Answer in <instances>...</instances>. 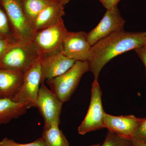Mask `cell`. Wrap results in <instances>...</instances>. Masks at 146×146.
Instances as JSON below:
<instances>
[{"label":"cell","instance_id":"obj_8","mask_svg":"<svg viewBox=\"0 0 146 146\" xmlns=\"http://www.w3.org/2000/svg\"><path fill=\"white\" fill-rule=\"evenodd\" d=\"M63 103L50 89L44 83L41 84L37 100L36 108H38L44 121V129L53 125H59Z\"/></svg>","mask_w":146,"mask_h":146},{"label":"cell","instance_id":"obj_6","mask_svg":"<svg viewBox=\"0 0 146 146\" xmlns=\"http://www.w3.org/2000/svg\"><path fill=\"white\" fill-rule=\"evenodd\" d=\"M40 58L24 72L23 85L19 92L12 100L23 104L28 109L36 107V100L41 84Z\"/></svg>","mask_w":146,"mask_h":146},{"label":"cell","instance_id":"obj_4","mask_svg":"<svg viewBox=\"0 0 146 146\" xmlns=\"http://www.w3.org/2000/svg\"><path fill=\"white\" fill-rule=\"evenodd\" d=\"M39 56L33 42L15 44L6 52L0 60V68L25 72Z\"/></svg>","mask_w":146,"mask_h":146},{"label":"cell","instance_id":"obj_21","mask_svg":"<svg viewBox=\"0 0 146 146\" xmlns=\"http://www.w3.org/2000/svg\"><path fill=\"white\" fill-rule=\"evenodd\" d=\"M133 138L146 143V118L136 129Z\"/></svg>","mask_w":146,"mask_h":146},{"label":"cell","instance_id":"obj_2","mask_svg":"<svg viewBox=\"0 0 146 146\" xmlns=\"http://www.w3.org/2000/svg\"><path fill=\"white\" fill-rule=\"evenodd\" d=\"M89 71L88 61L77 60L68 71L46 80L51 91L62 103L69 101L83 75Z\"/></svg>","mask_w":146,"mask_h":146},{"label":"cell","instance_id":"obj_16","mask_svg":"<svg viewBox=\"0 0 146 146\" xmlns=\"http://www.w3.org/2000/svg\"><path fill=\"white\" fill-rule=\"evenodd\" d=\"M41 137L47 146H70L63 131L59 129L58 125H53L44 129Z\"/></svg>","mask_w":146,"mask_h":146},{"label":"cell","instance_id":"obj_12","mask_svg":"<svg viewBox=\"0 0 146 146\" xmlns=\"http://www.w3.org/2000/svg\"><path fill=\"white\" fill-rule=\"evenodd\" d=\"M145 118H140L134 115L115 116L108 115L104 112L105 128L123 138H133L139 125Z\"/></svg>","mask_w":146,"mask_h":146},{"label":"cell","instance_id":"obj_1","mask_svg":"<svg viewBox=\"0 0 146 146\" xmlns=\"http://www.w3.org/2000/svg\"><path fill=\"white\" fill-rule=\"evenodd\" d=\"M146 32H129L124 30L113 33L98 41L91 46V56L88 61L89 71L94 80H98L103 68L119 55L145 46Z\"/></svg>","mask_w":146,"mask_h":146},{"label":"cell","instance_id":"obj_15","mask_svg":"<svg viewBox=\"0 0 146 146\" xmlns=\"http://www.w3.org/2000/svg\"><path fill=\"white\" fill-rule=\"evenodd\" d=\"M28 109L26 105L11 99L0 98V125L10 122L24 115Z\"/></svg>","mask_w":146,"mask_h":146},{"label":"cell","instance_id":"obj_22","mask_svg":"<svg viewBox=\"0 0 146 146\" xmlns=\"http://www.w3.org/2000/svg\"><path fill=\"white\" fill-rule=\"evenodd\" d=\"M17 43L9 40L0 39V60L6 52L10 48Z\"/></svg>","mask_w":146,"mask_h":146},{"label":"cell","instance_id":"obj_17","mask_svg":"<svg viewBox=\"0 0 146 146\" xmlns=\"http://www.w3.org/2000/svg\"><path fill=\"white\" fill-rule=\"evenodd\" d=\"M54 1H56L23 0V6L25 14L27 19L32 27L36 18L40 12L48 5Z\"/></svg>","mask_w":146,"mask_h":146},{"label":"cell","instance_id":"obj_23","mask_svg":"<svg viewBox=\"0 0 146 146\" xmlns=\"http://www.w3.org/2000/svg\"><path fill=\"white\" fill-rule=\"evenodd\" d=\"M138 56L143 63L145 68L146 76V47H143L134 50Z\"/></svg>","mask_w":146,"mask_h":146},{"label":"cell","instance_id":"obj_28","mask_svg":"<svg viewBox=\"0 0 146 146\" xmlns=\"http://www.w3.org/2000/svg\"><path fill=\"white\" fill-rule=\"evenodd\" d=\"M144 46L146 47V37L145 39V46Z\"/></svg>","mask_w":146,"mask_h":146},{"label":"cell","instance_id":"obj_7","mask_svg":"<svg viewBox=\"0 0 146 146\" xmlns=\"http://www.w3.org/2000/svg\"><path fill=\"white\" fill-rule=\"evenodd\" d=\"M102 92L98 80L92 83L91 99L86 117L78 127L80 135L105 128L104 111L102 102Z\"/></svg>","mask_w":146,"mask_h":146},{"label":"cell","instance_id":"obj_24","mask_svg":"<svg viewBox=\"0 0 146 146\" xmlns=\"http://www.w3.org/2000/svg\"><path fill=\"white\" fill-rule=\"evenodd\" d=\"M103 5L107 9H110L117 5L118 0H99Z\"/></svg>","mask_w":146,"mask_h":146},{"label":"cell","instance_id":"obj_11","mask_svg":"<svg viewBox=\"0 0 146 146\" xmlns=\"http://www.w3.org/2000/svg\"><path fill=\"white\" fill-rule=\"evenodd\" d=\"M76 60L69 58L60 51L56 52L40 58L41 84L63 74L74 65Z\"/></svg>","mask_w":146,"mask_h":146},{"label":"cell","instance_id":"obj_9","mask_svg":"<svg viewBox=\"0 0 146 146\" xmlns=\"http://www.w3.org/2000/svg\"><path fill=\"white\" fill-rule=\"evenodd\" d=\"M91 46L86 32L68 31L63 39L60 52L76 61H89L91 58Z\"/></svg>","mask_w":146,"mask_h":146},{"label":"cell","instance_id":"obj_29","mask_svg":"<svg viewBox=\"0 0 146 146\" xmlns=\"http://www.w3.org/2000/svg\"><path fill=\"white\" fill-rule=\"evenodd\" d=\"M120 1H121V0H118V3H119V2Z\"/></svg>","mask_w":146,"mask_h":146},{"label":"cell","instance_id":"obj_31","mask_svg":"<svg viewBox=\"0 0 146 146\" xmlns=\"http://www.w3.org/2000/svg\"><path fill=\"white\" fill-rule=\"evenodd\" d=\"M0 98H1V96H0Z\"/></svg>","mask_w":146,"mask_h":146},{"label":"cell","instance_id":"obj_3","mask_svg":"<svg viewBox=\"0 0 146 146\" xmlns=\"http://www.w3.org/2000/svg\"><path fill=\"white\" fill-rule=\"evenodd\" d=\"M18 44L32 42L35 33L24 11L23 0H0Z\"/></svg>","mask_w":146,"mask_h":146},{"label":"cell","instance_id":"obj_13","mask_svg":"<svg viewBox=\"0 0 146 146\" xmlns=\"http://www.w3.org/2000/svg\"><path fill=\"white\" fill-rule=\"evenodd\" d=\"M23 79V72L0 68L1 98L12 99L21 89Z\"/></svg>","mask_w":146,"mask_h":146},{"label":"cell","instance_id":"obj_20","mask_svg":"<svg viewBox=\"0 0 146 146\" xmlns=\"http://www.w3.org/2000/svg\"><path fill=\"white\" fill-rule=\"evenodd\" d=\"M0 146H47L43 138L41 137L36 140L26 144L19 143L12 139L5 137L0 141Z\"/></svg>","mask_w":146,"mask_h":146},{"label":"cell","instance_id":"obj_10","mask_svg":"<svg viewBox=\"0 0 146 146\" xmlns=\"http://www.w3.org/2000/svg\"><path fill=\"white\" fill-rule=\"evenodd\" d=\"M125 22L117 5L107 9L99 23L87 33L90 45L93 46L98 41L113 33L123 30Z\"/></svg>","mask_w":146,"mask_h":146},{"label":"cell","instance_id":"obj_14","mask_svg":"<svg viewBox=\"0 0 146 146\" xmlns=\"http://www.w3.org/2000/svg\"><path fill=\"white\" fill-rule=\"evenodd\" d=\"M64 6L57 1H54L45 7L39 14L33 25L35 31L57 23L65 15Z\"/></svg>","mask_w":146,"mask_h":146},{"label":"cell","instance_id":"obj_5","mask_svg":"<svg viewBox=\"0 0 146 146\" xmlns=\"http://www.w3.org/2000/svg\"><path fill=\"white\" fill-rule=\"evenodd\" d=\"M67 31L63 18L54 25L35 31L32 42L40 58L60 51L63 39Z\"/></svg>","mask_w":146,"mask_h":146},{"label":"cell","instance_id":"obj_26","mask_svg":"<svg viewBox=\"0 0 146 146\" xmlns=\"http://www.w3.org/2000/svg\"><path fill=\"white\" fill-rule=\"evenodd\" d=\"M57 1L58 2L60 3L63 5L65 6L66 4L69 3V2L70 1V0H57Z\"/></svg>","mask_w":146,"mask_h":146},{"label":"cell","instance_id":"obj_25","mask_svg":"<svg viewBox=\"0 0 146 146\" xmlns=\"http://www.w3.org/2000/svg\"><path fill=\"white\" fill-rule=\"evenodd\" d=\"M131 146H146V143L135 138H131Z\"/></svg>","mask_w":146,"mask_h":146},{"label":"cell","instance_id":"obj_19","mask_svg":"<svg viewBox=\"0 0 146 146\" xmlns=\"http://www.w3.org/2000/svg\"><path fill=\"white\" fill-rule=\"evenodd\" d=\"M131 139L123 138L108 131L104 142L98 146H131Z\"/></svg>","mask_w":146,"mask_h":146},{"label":"cell","instance_id":"obj_27","mask_svg":"<svg viewBox=\"0 0 146 146\" xmlns=\"http://www.w3.org/2000/svg\"><path fill=\"white\" fill-rule=\"evenodd\" d=\"M100 144H95V145H90L89 146H98Z\"/></svg>","mask_w":146,"mask_h":146},{"label":"cell","instance_id":"obj_30","mask_svg":"<svg viewBox=\"0 0 146 146\" xmlns=\"http://www.w3.org/2000/svg\"><path fill=\"white\" fill-rule=\"evenodd\" d=\"M54 1H57V0H54Z\"/></svg>","mask_w":146,"mask_h":146},{"label":"cell","instance_id":"obj_18","mask_svg":"<svg viewBox=\"0 0 146 146\" xmlns=\"http://www.w3.org/2000/svg\"><path fill=\"white\" fill-rule=\"evenodd\" d=\"M0 39L17 43L5 11L0 4Z\"/></svg>","mask_w":146,"mask_h":146}]
</instances>
